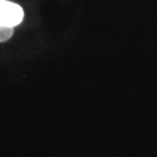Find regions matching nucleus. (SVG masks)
Listing matches in <instances>:
<instances>
[{"label":"nucleus","instance_id":"1","mask_svg":"<svg viewBox=\"0 0 157 157\" xmlns=\"http://www.w3.org/2000/svg\"><path fill=\"white\" fill-rule=\"evenodd\" d=\"M24 18L22 8L14 3L0 0V24L8 26H16Z\"/></svg>","mask_w":157,"mask_h":157},{"label":"nucleus","instance_id":"2","mask_svg":"<svg viewBox=\"0 0 157 157\" xmlns=\"http://www.w3.org/2000/svg\"><path fill=\"white\" fill-rule=\"evenodd\" d=\"M13 34V26H8V25H3L0 24V42H6Z\"/></svg>","mask_w":157,"mask_h":157}]
</instances>
